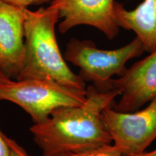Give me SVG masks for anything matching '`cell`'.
<instances>
[{"label": "cell", "instance_id": "obj_10", "mask_svg": "<svg viewBox=\"0 0 156 156\" xmlns=\"http://www.w3.org/2000/svg\"><path fill=\"white\" fill-rule=\"evenodd\" d=\"M57 156H122V155L118 148L112 144H108L85 151L67 153Z\"/></svg>", "mask_w": 156, "mask_h": 156}, {"label": "cell", "instance_id": "obj_1", "mask_svg": "<svg viewBox=\"0 0 156 156\" xmlns=\"http://www.w3.org/2000/svg\"><path fill=\"white\" fill-rule=\"evenodd\" d=\"M117 97L119 93L115 90H101L90 85L87 86L83 104L58 108L45 122L34 124L30 131L43 156H57L112 144L101 114L106 107L114 106Z\"/></svg>", "mask_w": 156, "mask_h": 156}, {"label": "cell", "instance_id": "obj_3", "mask_svg": "<svg viewBox=\"0 0 156 156\" xmlns=\"http://www.w3.org/2000/svg\"><path fill=\"white\" fill-rule=\"evenodd\" d=\"M145 52L141 41L135 37L131 42L116 49L98 48L90 40L73 38L66 46L64 58L80 68L79 76L98 89L109 90L113 77L125 73L127 62Z\"/></svg>", "mask_w": 156, "mask_h": 156}, {"label": "cell", "instance_id": "obj_6", "mask_svg": "<svg viewBox=\"0 0 156 156\" xmlns=\"http://www.w3.org/2000/svg\"><path fill=\"white\" fill-rule=\"evenodd\" d=\"M111 88L120 96L113 106L119 112H135L156 98V49L113 78Z\"/></svg>", "mask_w": 156, "mask_h": 156}, {"label": "cell", "instance_id": "obj_15", "mask_svg": "<svg viewBox=\"0 0 156 156\" xmlns=\"http://www.w3.org/2000/svg\"><path fill=\"white\" fill-rule=\"evenodd\" d=\"M136 156H156V149L151 152H145V153H142L141 155Z\"/></svg>", "mask_w": 156, "mask_h": 156}, {"label": "cell", "instance_id": "obj_4", "mask_svg": "<svg viewBox=\"0 0 156 156\" xmlns=\"http://www.w3.org/2000/svg\"><path fill=\"white\" fill-rule=\"evenodd\" d=\"M86 91L69 88L43 79L12 80L0 85V101H8L30 115L34 124L46 121L56 109L79 106L85 102Z\"/></svg>", "mask_w": 156, "mask_h": 156}, {"label": "cell", "instance_id": "obj_14", "mask_svg": "<svg viewBox=\"0 0 156 156\" xmlns=\"http://www.w3.org/2000/svg\"><path fill=\"white\" fill-rule=\"evenodd\" d=\"M12 80L10 79L9 77H7V76L5 75V73L2 71V69H1V67H0V85L9 83V82Z\"/></svg>", "mask_w": 156, "mask_h": 156}, {"label": "cell", "instance_id": "obj_5", "mask_svg": "<svg viewBox=\"0 0 156 156\" xmlns=\"http://www.w3.org/2000/svg\"><path fill=\"white\" fill-rule=\"evenodd\" d=\"M101 119L112 142L122 156H136L156 139V98L142 110L122 112L109 106Z\"/></svg>", "mask_w": 156, "mask_h": 156}, {"label": "cell", "instance_id": "obj_11", "mask_svg": "<svg viewBox=\"0 0 156 156\" xmlns=\"http://www.w3.org/2000/svg\"><path fill=\"white\" fill-rule=\"evenodd\" d=\"M5 137L9 149H10V153H9V156H29L27 154L26 151L24 150V148L19 145L14 140L11 139L7 136Z\"/></svg>", "mask_w": 156, "mask_h": 156}, {"label": "cell", "instance_id": "obj_2", "mask_svg": "<svg viewBox=\"0 0 156 156\" xmlns=\"http://www.w3.org/2000/svg\"><path fill=\"white\" fill-rule=\"evenodd\" d=\"M59 12L51 7L25 9L24 60L16 80L43 79L85 92L87 83L74 73L58 48L55 25Z\"/></svg>", "mask_w": 156, "mask_h": 156}, {"label": "cell", "instance_id": "obj_13", "mask_svg": "<svg viewBox=\"0 0 156 156\" xmlns=\"http://www.w3.org/2000/svg\"><path fill=\"white\" fill-rule=\"evenodd\" d=\"M5 136V134L0 130V156H9L10 153V149Z\"/></svg>", "mask_w": 156, "mask_h": 156}, {"label": "cell", "instance_id": "obj_12", "mask_svg": "<svg viewBox=\"0 0 156 156\" xmlns=\"http://www.w3.org/2000/svg\"><path fill=\"white\" fill-rule=\"evenodd\" d=\"M3 1L23 8H27L28 6L43 5L52 2V0H3Z\"/></svg>", "mask_w": 156, "mask_h": 156}, {"label": "cell", "instance_id": "obj_9", "mask_svg": "<svg viewBox=\"0 0 156 156\" xmlns=\"http://www.w3.org/2000/svg\"><path fill=\"white\" fill-rule=\"evenodd\" d=\"M114 15L119 28L133 31L145 52L156 49V0H144L133 10L116 2Z\"/></svg>", "mask_w": 156, "mask_h": 156}, {"label": "cell", "instance_id": "obj_7", "mask_svg": "<svg viewBox=\"0 0 156 156\" xmlns=\"http://www.w3.org/2000/svg\"><path fill=\"white\" fill-rule=\"evenodd\" d=\"M115 0H52L63 20L58 30L64 34L78 25H89L102 32L108 40L118 36L120 28L114 15Z\"/></svg>", "mask_w": 156, "mask_h": 156}, {"label": "cell", "instance_id": "obj_8", "mask_svg": "<svg viewBox=\"0 0 156 156\" xmlns=\"http://www.w3.org/2000/svg\"><path fill=\"white\" fill-rule=\"evenodd\" d=\"M0 0V67L12 80L24 60L25 9Z\"/></svg>", "mask_w": 156, "mask_h": 156}]
</instances>
